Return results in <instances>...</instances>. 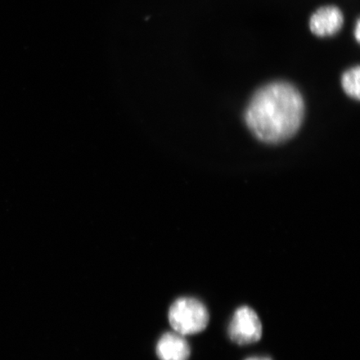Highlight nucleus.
Segmentation results:
<instances>
[{"label":"nucleus","mask_w":360,"mask_h":360,"mask_svg":"<svg viewBox=\"0 0 360 360\" xmlns=\"http://www.w3.org/2000/svg\"><path fill=\"white\" fill-rule=\"evenodd\" d=\"M169 321L174 332L179 335H196L208 326L210 314L199 300L182 297L170 306Z\"/></svg>","instance_id":"f03ea898"},{"label":"nucleus","mask_w":360,"mask_h":360,"mask_svg":"<svg viewBox=\"0 0 360 360\" xmlns=\"http://www.w3.org/2000/svg\"><path fill=\"white\" fill-rule=\"evenodd\" d=\"M304 117V102L292 84L277 81L260 88L245 114L248 128L259 141L277 145L299 131Z\"/></svg>","instance_id":"f257e3e1"},{"label":"nucleus","mask_w":360,"mask_h":360,"mask_svg":"<svg viewBox=\"0 0 360 360\" xmlns=\"http://www.w3.org/2000/svg\"><path fill=\"white\" fill-rule=\"evenodd\" d=\"M228 332L231 340L237 345L254 344L262 336V323L253 309L242 306L233 314Z\"/></svg>","instance_id":"7ed1b4c3"},{"label":"nucleus","mask_w":360,"mask_h":360,"mask_svg":"<svg viewBox=\"0 0 360 360\" xmlns=\"http://www.w3.org/2000/svg\"><path fill=\"white\" fill-rule=\"evenodd\" d=\"M360 25L359 20L357 21L356 29H355V37H356L357 41H359V35H360Z\"/></svg>","instance_id":"0eeeda50"},{"label":"nucleus","mask_w":360,"mask_h":360,"mask_svg":"<svg viewBox=\"0 0 360 360\" xmlns=\"http://www.w3.org/2000/svg\"><path fill=\"white\" fill-rule=\"evenodd\" d=\"M156 354L160 360H188L191 347L183 335L176 332L166 333L158 341Z\"/></svg>","instance_id":"39448f33"},{"label":"nucleus","mask_w":360,"mask_h":360,"mask_svg":"<svg viewBox=\"0 0 360 360\" xmlns=\"http://www.w3.org/2000/svg\"><path fill=\"white\" fill-rule=\"evenodd\" d=\"M359 66L351 68L342 76V87L351 98L359 100Z\"/></svg>","instance_id":"423d86ee"},{"label":"nucleus","mask_w":360,"mask_h":360,"mask_svg":"<svg viewBox=\"0 0 360 360\" xmlns=\"http://www.w3.org/2000/svg\"><path fill=\"white\" fill-rule=\"evenodd\" d=\"M344 22V16L339 8H319L310 18L309 27L315 35L325 37L339 32Z\"/></svg>","instance_id":"20e7f679"},{"label":"nucleus","mask_w":360,"mask_h":360,"mask_svg":"<svg viewBox=\"0 0 360 360\" xmlns=\"http://www.w3.org/2000/svg\"><path fill=\"white\" fill-rule=\"evenodd\" d=\"M246 360H271L269 358H264V357H253V358H250V359H247Z\"/></svg>","instance_id":"6e6552de"}]
</instances>
